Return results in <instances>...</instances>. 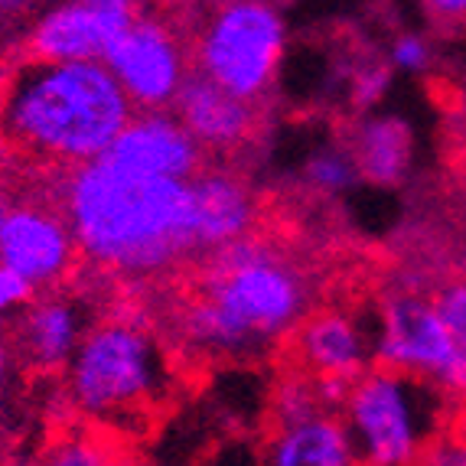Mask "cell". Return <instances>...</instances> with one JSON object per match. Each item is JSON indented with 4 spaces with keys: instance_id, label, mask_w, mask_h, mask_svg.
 Instances as JSON below:
<instances>
[{
    "instance_id": "cell-1",
    "label": "cell",
    "mask_w": 466,
    "mask_h": 466,
    "mask_svg": "<svg viewBox=\"0 0 466 466\" xmlns=\"http://www.w3.org/2000/svg\"><path fill=\"white\" fill-rule=\"evenodd\" d=\"M63 216L78 255L115 274L147 278L196 255L189 183L95 164L63 179Z\"/></svg>"
},
{
    "instance_id": "cell-2",
    "label": "cell",
    "mask_w": 466,
    "mask_h": 466,
    "mask_svg": "<svg viewBox=\"0 0 466 466\" xmlns=\"http://www.w3.org/2000/svg\"><path fill=\"white\" fill-rule=\"evenodd\" d=\"M131 117V101L105 63L24 59L4 78L0 147L69 173L101 160Z\"/></svg>"
},
{
    "instance_id": "cell-3",
    "label": "cell",
    "mask_w": 466,
    "mask_h": 466,
    "mask_svg": "<svg viewBox=\"0 0 466 466\" xmlns=\"http://www.w3.org/2000/svg\"><path fill=\"white\" fill-rule=\"evenodd\" d=\"M310 288L284 251L245 238L209 255L183 310V336L206 356H258L307 319Z\"/></svg>"
},
{
    "instance_id": "cell-4",
    "label": "cell",
    "mask_w": 466,
    "mask_h": 466,
    "mask_svg": "<svg viewBox=\"0 0 466 466\" xmlns=\"http://www.w3.org/2000/svg\"><path fill=\"white\" fill-rule=\"evenodd\" d=\"M447 395L431 381L391 369H369L352 381L342 424L359 466H414L441 431Z\"/></svg>"
},
{
    "instance_id": "cell-5",
    "label": "cell",
    "mask_w": 466,
    "mask_h": 466,
    "mask_svg": "<svg viewBox=\"0 0 466 466\" xmlns=\"http://www.w3.org/2000/svg\"><path fill=\"white\" fill-rule=\"evenodd\" d=\"M170 385V362L160 342L131 319L92 323L66 366L69 401L88 418L144 411Z\"/></svg>"
},
{
    "instance_id": "cell-6",
    "label": "cell",
    "mask_w": 466,
    "mask_h": 466,
    "mask_svg": "<svg viewBox=\"0 0 466 466\" xmlns=\"http://www.w3.org/2000/svg\"><path fill=\"white\" fill-rule=\"evenodd\" d=\"M288 53V20L274 4L235 0L212 7L193 39V72L235 98L261 101Z\"/></svg>"
},
{
    "instance_id": "cell-7",
    "label": "cell",
    "mask_w": 466,
    "mask_h": 466,
    "mask_svg": "<svg viewBox=\"0 0 466 466\" xmlns=\"http://www.w3.org/2000/svg\"><path fill=\"white\" fill-rule=\"evenodd\" d=\"M375 362L431 381L447 398L466 401V352L431 297L395 294L385 300L375 323Z\"/></svg>"
},
{
    "instance_id": "cell-8",
    "label": "cell",
    "mask_w": 466,
    "mask_h": 466,
    "mask_svg": "<svg viewBox=\"0 0 466 466\" xmlns=\"http://www.w3.org/2000/svg\"><path fill=\"white\" fill-rule=\"evenodd\" d=\"M105 69L134 111H173V101L193 76V53L167 16L140 7L108 49Z\"/></svg>"
},
{
    "instance_id": "cell-9",
    "label": "cell",
    "mask_w": 466,
    "mask_h": 466,
    "mask_svg": "<svg viewBox=\"0 0 466 466\" xmlns=\"http://www.w3.org/2000/svg\"><path fill=\"white\" fill-rule=\"evenodd\" d=\"M78 261L76 235L63 209L46 202H14L0 222V268L26 280L36 294H49Z\"/></svg>"
},
{
    "instance_id": "cell-10",
    "label": "cell",
    "mask_w": 466,
    "mask_h": 466,
    "mask_svg": "<svg viewBox=\"0 0 466 466\" xmlns=\"http://www.w3.org/2000/svg\"><path fill=\"white\" fill-rule=\"evenodd\" d=\"M140 14L131 0H72L36 16L26 36V59L39 63H105L115 39Z\"/></svg>"
},
{
    "instance_id": "cell-11",
    "label": "cell",
    "mask_w": 466,
    "mask_h": 466,
    "mask_svg": "<svg viewBox=\"0 0 466 466\" xmlns=\"http://www.w3.org/2000/svg\"><path fill=\"white\" fill-rule=\"evenodd\" d=\"M101 164L150 179L189 183L206 164V150L179 125L173 111H134V117L105 150Z\"/></svg>"
},
{
    "instance_id": "cell-12",
    "label": "cell",
    "mask_w": 466,
    "mask_h": 466,
    "mask_svg": "<svg viewBox=\"0 0 466 466\" xmlns=\"http://www.w3.org/2000/svg\"><path fill=\"white\" fill-rule=\"evenodd\" d=\"M92 329L86 313V303L78 297L36 294L33 303L10 323V350L33 372H59L72 362L78 342Z\"/></svg>"
},
{
    "instance_id": "cell-13",
    "label": "cell",
    "mask_w": 466,
    "mask_h": 466,
    "mask_svg": "<svg viewBox=\"0 0 466 466\" xmlns=\"http://www.w3.org/2000/svg\"><path fill=\"white\" fill-rule=\"evenodd\" d=\"M297 356L313 379L356 381L375 362V329L342 310H319L297 327Z\"/></svg>"
},
{
    "instance_id": "cell-14",
    "label": "cell",
    "mask_w": 466,
    "mask_h": 466,
    "mask_svg": "<svg viewBox=\"0 0 466 466\" xmlns=\"http://www.w3.org/2000/svg\"><path fill=\"white\" fill-rule=\"evenodd\" d=\"M196 255H216L248 238L255 226V196L232 170H206L189 179Z\"/></svg>"
},
{
    "instance_id": "cell-15",
    "label": "cell",
    "mask_w": 466,
    "mask_h": 466,
    "mask_svg": "<svg viewBox=\"0 0 466 466\" xmlns=\"http://www.w3.org/2000/svg\"><path fill=\"white\" fill-rule=\"evenodd\" d=\"M173 115L202 150H216V154L238 150L241 144H248L258 127L255 105L228 95L199 72L187 78L179 98L173 101Z\"/></svg>"
},
{
    "instance_id": "cell-16",
    "label": "cell",
    "mask_w": 466,
    "mask_h": 466,
    "mask_svg": "<svg viewBox=\"0 0 466 466\" xmlns=\"http://www.w3.org/2000/svg\"><path fill=\"white\" fill-rule=\"evenodd\" d=\"M346 147L356 160L359 179L381 189L401 187L414 164V127L401 115L375 111L352 127Z\"/></svg>"
},
{
    "instance_id": "cell-17",
    "label": "cell",
    "mask_w": 466,
    "mask_h": 466,
    "mask_svg": "<svg viewBox=\"0 0 466 466\" xmlns=\"http://www.w3.org/2000/svg\"><path fill=\"white\" fill-rule=\"evenodd\" d=\"M265 466H359L342 418L317 414L278 428Z\"/></svg>"
},
{
    "instance_id": "cell-18",
    "label": "cell",
    "mask_w": 466,
    "mask_h": 466,
    "mask_svg": "<svg viewBox=\"0 0 466 466\" xmlns=\"http://www.w3.org/2000/svg\"><path fill=\"white\" fill-rule=\"evenodd\" d=\"M300 177L307 187H313L323 196L350 193V189L359 183L356 160H352L346 144H323V147H317L307 160H303Z\"/></svg>"
},
{
    "instance_id": "cell-19",
    "label": "cell",
    "mask_w": 466,
    "mask_h": 466,
    "mask_svg": "<svg viewBox=\"0 0 466 466\" xmlns=\"http://www.w3.org/2000/svg\"><path fill=\"white\" fill-rule=\"evenodd\" d=\"M39 466H117V460L101 437L76 431V434L56 437L39 460Z\"/></svg>"
},
{
    "instance_id": "cell-20",
    "label": "cell",
    "mask_w": 466,
    "mask_h": 466,
    "mask_svg": "<svg viewBox=\"0 0 466 466\" xmlns=\"http://www.w3.org/2000/svg\"><path fill=\"white\" fill-rule=\"evenodd\" d=\"M391 92V69L389 63H366L359 66L350 76V101L356 111H366V115H375L385 95Z\"/></svg>"
},
{
    "instance_id": "cell-21",
    "label": "cell",
    "mask_w": 466,
    "mask_h": 466,
    "mask_svg": "<svg viewBox=\"0 0 466 466\" xmlns=\"http://www.w3.org/2000/svg\"><path fill=\"white\" fill-rule=\"evenodd\" d=\"M431 66V43L418 30L398 33L389 46V69L404 72V76H418Z\"/></svg>"
},
{
    "instance_id": "cell-22",
    "label": "cell",
    "mask_w": 466,
    "mask_h": 466,
    "mask_svg": "<svg viewBox=\"0 0 466 466\" xmlns=\"http://www.w3.org/2000/svg\"><path fill=\"white\" fill-rule=\"evenodd\" d=\"M434 307L447 323V329L453 333L457 346L466 352V278L443 284L434 294Z\"/></svg>"
},
{
    "instance_id": "cell-23",
    "label": "cell",
    "mask_w": 466,
    "mask_h": 466,
    "mask_svg": "<svg viewBox=\"0 0 466 466\" xmlns=\"http://www.w3.org/2000/svg\"><path fill=\"white\" fill-rule=\"evenodd\" d=\"M33 297H36V290H33L26 280H20L14 271H7V268H0V327H4V323H14V319L33 303Z\"/></svg>"
},
{
    "instance_id": "cell-24",
    "label": "cell",
    "mask_w": 466,
    "mask_h": 466,
    "mask_svg": "<svg viewBox=\"0 0 466 466\" xmlns=\"http://www.w3.org/2000/svg\"><path fill=\"white\" fill-rule=\"evenodd\" d=\"M420 463L424 466H466V443L457 441V437H453V441L434 443Z\"/></svg>"
},
{
    "instance_id": "cell-25",
    "label": "cell",
    "mask_w": 466,
    "mask_h": 466,
    "mask_svg": "<svg viewBox=\"0 0 466 466\" xmlns=\"http://www.w3.org/2000/svg\"><path fill=\"white\" fill-rule=\"evenodd\" d=\"M14 350H10V339L4 333H0V395H4V389L10 385V375H14Z\"/></svg>"
},
{
    "instance_id": "cell-26",
    "label": "cell",
    "mask_w": 466,
    "mask_h": 466,
    "mask_svg": "<svg viewBox=\"0 0 466 466\" xmlns=\"http://www.w3.org/2000/svg\"><path fill=\"white\" fill-rule=\"evenodd\" d=\"M431 10L441 16H451V14H466V0H437L431 4Z\"/></svg>"
},
{
    "instance_id": "cell-27",
    "label": "cell",
    "mask_w": 466,
    "mask_h": 466,
    "mask_svg": "<svg viewBox=\"0 0 466 466\" xmlns=\"http://www.w3.org/2000/svg\"><path fill=\"white\" fill-rule=\"evenodd\" d=\"M14 193H10V187L7 183H0V222H4V218H7V212L14 209Z\"/></svg>"
},
{
    "instance_id": "cell-28",
    "label": "cell",
    "mask_w": 466,
    "mask_h": 466,
    "mask_svg": "<svg viewBox=\"0 0 466 466\" xmlns=\"http://www.w3.org/2000/svg\"><path fill=\"white\" fill-rule=\"evenodd\" d=\"M457 441L466 443V401H460V414H457Z\"/></svg>"
},
{
    "instance_id": "cell-29",
    "label": "cell",
    "mask_w": 466,
    "mask_h": 466,
    "mask_svg": "<svg viewBox=\"0 0 466 466\" xmlns=\"http://www.w3.org/2000/svg\"><path fill=\"white\" fill-rule=\"evenodd\" d=\"M0 466H24V463H0Z\"/></svg>"
}]
</instances>
